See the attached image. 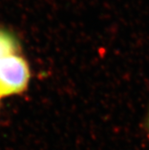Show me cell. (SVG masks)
I'll use <instances>...</instances> for the list:
<instances>
[{
    "label": "cell",
    "instance_id": "1",
    "mask_svg": "<svg viewBox=\"0 0 149 150\" xmlns=\"http://www.w3.org/2000/svg\"><path fill=\"white\" fill-rule=\"evenodd\" d=\"M30 67L27 61L12 54L0 59V99L23 93L29 86Z\"/></svg>",
    "mask_w": 149,
    "mask_h": 150
},
{
    "label": "cell",
    "instance_id": "2",
    "mask_svg": "<svg viewBox=\"0 0 149 150\" xmlns=\"http://www.w3.org/2000/svg\"><path fill=\"white\" fill-rule=\"evenodd\" d=\"M18 40L13 33L0 28V59L18 52Z\"/></svg>",
    "mask_w": 149,
    "mask_h": 150
},
{
    "label": "cell",
    "instance_id": "3",
    "mask_svg": "<svg viewBox=\"0 0 149 150\" xmlns=\"http://www.w3.org/2000/svg\"><path fill=\"white\" fill-rule=\"evenodd\" d=\"M145 127H146V131H147V135L149 137V112L146 117V121H145Z\"/></svg>",
    "mask_w": 149,
    "mask_h": 150
}]
</instances>
